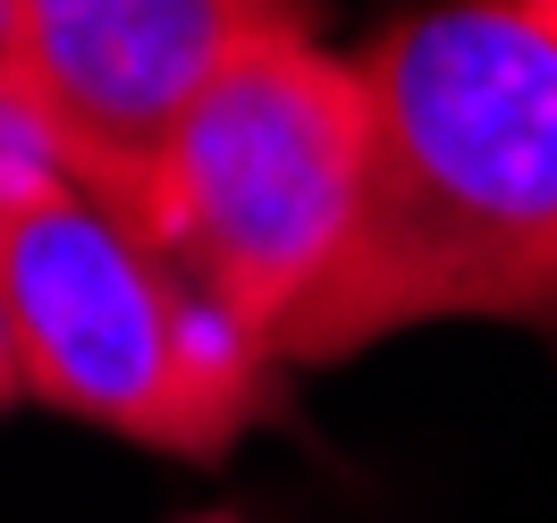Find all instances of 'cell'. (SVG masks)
I'll use <instances>...</instances> for the list:
<instances>
[{
	"label": "cell",
	"instance_id": "cell-1",
	"mask_svg": "<svg viewBox=\"0 0 557 523\" xmlns=\"http://www.w3.org/2000/svg\"><path fill=\"white\" fill-rule=\"evenodd\" d=\"M355 60L372 85L363 220L278 363H347L440 321L557 338V26L532 0H422Z\"/></svg>",
	"mask_w": 557,
	"mask_h": 523
},
{
	"label": "cell",
	"instance_id": "cell-2",
	"mask_svg": "<svg viewBox=\"0 0 557 523\" xmlns=\"http://www.w3.org/2000/svg\"><path fill=\"white\" fill-rule=\"evenodd\" d=\"M26 406L211 464L278 406V347L220 313L102 186H60L0 228Z\"/></svg>",
	"mask_w": 557,
	"mask_h": 523
},
{
	"label": "cell",
	"instance_id": "cell-3",
	"mask_svg": "<svg viewBox=\"0 0 557 523\" xmlns=\"http://www.w3.org/2000/svg\"><path fill=\"white\" fill-rule=\"evenodd\" d=\"M372 177V85L355 51L321 35L253 42L177 119L161 161L127 195V220L253 338L287 321L347 262Z\"/></svg>",
	"mask_w": 557,
	"mask_h": 523
},
{
	"label": "cell",
	"instance_id": "cell-4",
	"mask_svg": "<svg viewBox=\"0 0 557 523\" xmlns=\"http://www.w3.org/2000/svg\"><path fill=\"white\" fill-rule=\"evenodd\" d=\"M321 35V0H0V42L35 76L76 177L127 203L177 119L253 42Z\"/></svg>",
	"mask_w": 557,
	"mask_h": 523
},
{
	"label": "cell",
	"instance_id": "cell-5",
	"mask_svg": "<svg viewBox=\"0 0 557 523\" xmlns=\"http://www.w3.org/2000/svg\"><path fill=\"white\" fill-rule=\"evenodd\" d=\"M60 186H76V152L60 136V119L51 102L35 94V76L9 60V42H0V228L17 220V211L51 203Z\"/></svg>",
	"mask_w": 557,
	"mask_h": 523
},
{
	"label": "cell",
	"instance_id": "cell-6",
	"mask_svg": "<svg viewBox=\"0 0 557 523\" xmlns=\"http://www.w3.org/2000/svg\"><path fill=\"white\" fill-rule=\"evenodd\" d=\"M26 406V363H17V329H9V296H0V414Z\"/></svg>",
	"mask_w": 557,
	"mask_h": 523
},
{
	"label": "cell",
	"instance_id": "cell-7",
	"mask_svg": "<svg viewBox=\"0 0 557 523\" xmlns=\"http://www.w3.org/2000/svg\"><path fill=\"white\" fill-rule=\"evenodd\" d=\"M532 9H541V17H549V26H557V0H532Z\"/></svg>",
	"mask_w": 557,
	"mask_h": 523
},
{
	"label": "cell",
	"instance_id": "cell-8",
	"mask_svg": "<svg viewBox=\"0 0 557 523\" xmlns=\"http://www.w3.org/2000/svg\"><path fill=\"white\" fill-rule=\"evenodd\" d=\"M203 523H237V515H203Z\"/></svg>",
	"mask_w": 557,
	"mask_h": 523
}]
</instances>
